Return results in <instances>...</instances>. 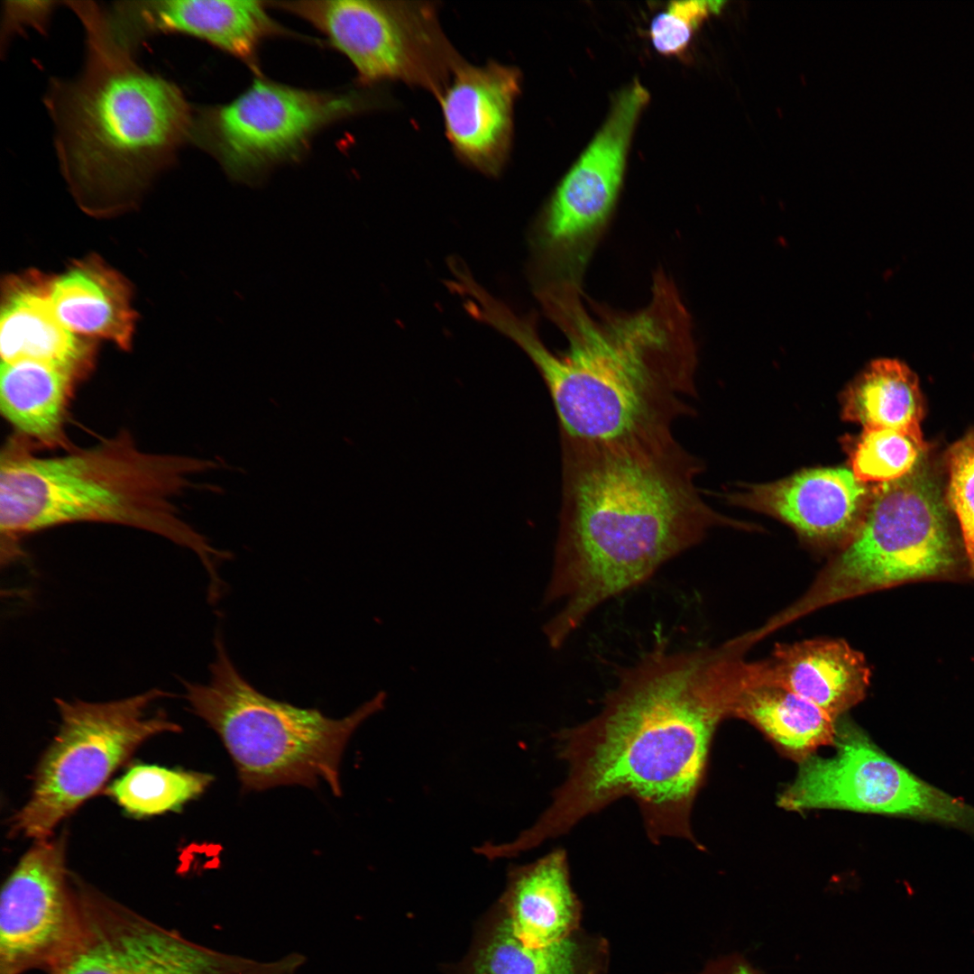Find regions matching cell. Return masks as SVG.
I'll return each mask as SVG.
<instances>
[{
    "label": "cell",
    "mask_w": 974,
    "mask_h": 974,
    "mask_svg": "<svg viewBox=\"0 0 974 974\" xmlns=\"http://www.w3.org/2000/svg\"><path fill=\"white\" fill-rule=\"evenodd\" d=\"M85 32L72 78H51L43 103L60 172L79 207L96 216L135 206L189 142L194 111L172 81L146 70L114 37L104 7L66 1Z\"/></svg>",
    "instance_id": "4"
},
{
    "label": "cell",
    "mask_w": 974,
    "mask_h": 974,
    "mask_svg": "<svg viewBox=\"0 0 974 974\" xmlns=\"http://www.w3.org/2000/svg\"><path fill=\"white\" fill-rule=\"evenodd\" d=\"M648 99L639 81L625 87L606 122L555 189L533 229V283L583 286L588 263L612 217L631 136Z\"/></svg>",
    "instance_id": "9"
},
{
    "label": "cell",
    "mask_w": 974,
    "mask_h": 974,
    "mask_svg": "<svg viewBox=\"0 0 974 974\" xmlns=\"http://www.w3.org/2000/svg\"><path fill=\"white\" fill-rule=\"evenodd\" d=\"M73 879L77 927L49 974H222L214 952Z\"/></svg>",
    "instance_id": "13"
},
{
    "label": "cell",
    "mask_w": 974,
    "mask_h": 974,
    "mask_svg": "<svg viewBox=\"0 0 974 974\" xmlns=\"http://www.w3.org/2000/svg\"><path fill=\"white\" fill-rule=\"evenodd\" d=\"M947 462L948 499L960 522L969 572L974 577V430L951 446Z\"/></svg>",
    "instance_id": "28"
},
{
    "label": "cell",
    "mask_w": 974,
    "mask_h": 974,
    "mask_svg": "<svg viewBox=\"0 0 974 974\" xmlns=\"http://www.w3.org/2000/svg\"><path fill=\"white\" fill-rule=\"evenodd\" d=\"M562 503L544 626L554 648L604 602L647 581L715 526L749 528L704 502L702 463L673 434L608 443L561 440Z\"/></svg>",
    "instance_id": "3"
},
{
    "label": "cell",
    "mask_w": 974,
    "mask_h": 974,
    "mask_svg": "<svg viewBox=\"0 0 974 974\" xmlns=\"http://www.w3.org/2000/svg\"><path fill=\"white\" fill-rule=\"evenodd\" d=\"M722 5L721 1L671 2L651 23L653 46L663 55H679L685 51L694 32L708 14L719 13Z\"/></svg>",
    "instance_id": "29"
},
{
    "label": "cell",
    "mask_w": 974,
    "mask_h": 974,
    "mask_svg": "<svg viewBox=\"0 0 974 974\" xmlns=\"http://www.w3.org/2000/svg\"><path fill=\"white\" fill-rule=\"evenodd\" d=\"M831 758L807 757L778 798L791 811L845 809L906 816L974 833V807L917 777L850 721L837 720Z\"/></svg>",
    "instance_id": "12"
},
{
    "label": "cell",
    "mask_w": 974,
    "mask_h": 974,
    "mask_svg": "<svg viewBox=\"0 0 974 974\" xmlns=\"http://www.w3.org/2000/svg\"><path fill=\"white\" fill-rule=\"evenodd\" d=\"M51 299L74 334L101 337L128 350L135 312L128 282L96 256L75 262L51 281Z\"/></svg>",
    "instance_id": "23"
},
{
    "label": "cell",
    "mask_w": 974,
    "mask_h": 974,
    "mask_svg": "<svg viewBox=\"0 0 974 974\" xmlns=\"http://www.w3.org/2000/svg\"><path fill=\"white\" fill-rule=\"evenodd\" d=\"M730 713L751 722L802 760L819 747L834 743L836 719L786 688L760 678L750 663L740 658L733 673Z\"/></svg>",
    "instance_id": "22"
},
{
    "label": "cell",
    "mask_w": 974,
    "mask_h": 974,
    "mask_svg": "<svg viewBox=\"0 0 974 974\" xmlns=\"http://www.w3.org/2000/svg\"><path fill=\"white\" fill-rule=\"evenodd\" d=\"M260 1H119L106 7L116 40L136 52L145 40L180 33L200 39L258 70V51L268 37L284 30Z\"/></svg>",
    "instance_id": "15"
},
{
    "label": "cell",
    "mask_w": 974,
    "mask_h": 974,
    "mask_svg": "<svg viewBox=\"0 0 974 974\" xmlns=\"http://www.w3.org/2000/svg\"><path fill=\"white\" fill-rule=\"evenodd\" d=\"M377 103L367 92L307 90L259 78L231 102L194 111L189 142L231 177L250 180L299 159L319 130Z\"/></svg>",
    "instance_id": "11"
},
{
    "label": "cell",
    "mask_w": 974,
    "mask_h": 974,
    "mask_svg": "<svg viewBox=\"0 0 974 974\" xmlns=\"http://www.w3.org/2000/svg\"><path fill=\"white\" fill-rule=\"evenodd\" d=\"M23 437L11 435L0 455V556L7 565L23 556L25 537L77 522L142 529L191 549L210 583L220 580L218 554L179 517L175 499L187 476L201 468L194 459L139 447L122 429L88 447L42 456Z\"/></svg>",
    "instance_id": "5"
},
{
    "label": "cell",
    "mask_w": 974,
    "mask_h": 974,
    "mask_svg": "<svg viewBox=\"0 0 974 974\" xmlns=\"http://www.w3.org/2000/svg\"><path fill=\"white\" fill-rule=\"evenodd\" d=\"M750 666L760 678L808 700L836 720L865 697L869 685L865 657L839 639L781 645L768 659Z\"/></svg>",
    "instance_id": "20"
},
{
    "label": "cell",
    "mask_w": 974,
    "mask_h": 974,
    "mask_svg": "<svg viewBox=\"0 0 974 974\" xmlns=\"http://www.w3.org/2000/svg\"><path fill=\"white\" fill-rule=\"evenodd\" d=\"M67 836L34 841L3 885L0 974L48 972L76 930L78 905Z\"/></svg>",
    "instance_id": "14"
},
{
    "label": "cell",
    "mask_w": 974,
    "mask_h": 974,
    "mask_svg": "<svg viewBox=\"0 0 974 974\" xmlns=\"http://www.w3.org/2000/svg\"><path fill=\"white\" fill-rule=\"evenodd\" d=\"M541 308L567 346L552 352L536 317L492 302L483 323L513 340L542 376L558 419L561 440L608 443L672 434L692 414L696 345L691 316L672 278L653 275L649 302L625 311L597 302L583 286H534Z\"/></svg>",
    "instance_id": "2"
},
{
    "label": "cell",
    "mask_w": 974,
    "mask_h": 974,
    "mask_svg": "<svg viewBox=\"0 0 974 974\" xmlns=\"http://www.w3.org/2000/svg\"><path fill=\"white\" fill-rule=\"evenodd\" d=\"M700 974H761L748 960L730 954L710 962Z\"/></svg>",
    "instance_id": "31"
},
{
    "label": "cell",
    "mask_w": 974,
    "mask_h": 974,
    "mask_svg": "<svg viewBox=\"0 0 974 974\" xmlns=\"http://www.w3.org/2000/svg\"><path fill=\"white\" fill-rule=\"evenodd\" d=\"M169 694L160 688L107 702L54 700L58 732L43 753L26 803L11 817L10 834L34 841L101 791L112 775L152 737L181 727L151 707Z\"/></svg>",
    "instance_id": "8"
},
{
    "label": "cell",
    "mask_w": 974,
    "mask_h": 974,
    "mask_svg": "<svg viewBox=\"0 0 974 974\" xmlns=\"http://www.w3.org/2000/svg\"><path fill=\"white\" fill-rule=\"evenodd\" d=\"M3 20V38L12 36L17 31L29 26L44 30L58 2H15L5 3Z\"/></svg>",
    "instance_id": "30"
},
{
    "label": "cell",
    "mask_w": 974,
    "mask_h": 974,
    "mask_svg": "<svg viewBox=\"0 0 974 974\" xmlns=\"http://www.w3.org/2000/svg\"><path fill=\"white\" fill-rule=\"evenodd\" d=\"M516 67L463 60L438 97L445 132L458 159L489 177L503 170L512 146L513 117L520 93Z\"/></svg>",
    "instance_id": "16"
},
{
    "label": "cell",
    "mask_w": 974,
    "mask_h": 974,
    "mask_svg": "<svg viewBox=\"0 0 974 974\" xmlns=\"http://www.w3.org/2000/svg\"><path fill=\"white\" fill-rule=\"evenodd\" d=\"M733 661L726 643L672 652L656 647L622 671L599 713L557 735L566 778L511 850L535 848L625 796L639 805L652 841L697 843L690 815L712 736L731 716Z\"/></svg>",
    "instance_id": "1"
},
{
    "label": "cell",
    "mask_w": 974,
    "mask_h": 974,
    "mask_svg": "<svg viewBox=\"0 0 974 974\" xmlns=\"http://www.w3.org/2000/svg\"><path fill=\"white\" fill-rule=\"evenodd\" d=\"M923 399L916 375L894 359L872 362L846 389L842 413L868 428H890L923 439Z\"/></svg>",
    "instance_id": "25"
},
{
    "label": "cell",
    "mask_w": 974,
    "mask_h": 974,
    "mask_svg": "<svg viewBox=\"0 0 974 974\" xmlns=\"http://www.w3.org/2000/svg\"><path fill=\"white\" fill-rule=\"evenodd\" d=\"M51 281L38 273L6 280L0 316L2 362H39L83 381L94 367L95 345L60 320L51 299Z\"/></svg>",
    "instance_id": "18"
},
{
    "label": "cell",
    "mask_w": 974,
    "mask_h": 974,
    "mask_svg": "<svg viewBox=\"0 0 974 974\" xmlns=\"http://www.w3.org/2000/svg\"><path fill=\"white\" fill-rule=\"evenodd\" d=\"M870 492L850 470L817 468L749 485L730 500L784 521L814 544L846 545L862 521Z\"/></svg>",
    "instance_id": "17"
},
{
    "label": "cell",
    "mask_w": 974,
    "mask_h": 974,
    "mask_svg": "<svg viewBox=\"0 0 974 974\" xmlns=\"http://www.w3.org/2000/svg\"><path fill=\"white\" fill-rule=\"evenodd\" d=\"M608 967L604 938L579 928L557 942L538 946L493 905L455 974H607Z\"/></svg>",
    "instance_id": "19"
},
{
    "label": "cell",
    "mask_w": 974,
    "mask_h": 974,
    "mask_svg": "<svg viewBox=\"0 0 974 974\" xmlns=\"http://www.w3.org/2000/svg\"><path fill=\"white\" fill-rule=\"evenodd\" d=\"M957 566L938 487L915 466L871 490L855 535L809 590L768 626L776 630L828 604L905 582L950 577Z\"/></svg>",
    "instance_id": "7"
},
{
    "label": "cell",
    "mask_w": 974,
    "mask_h": 974,
    "mask_svg": "<svg viewBox=\"0 0 974 974\" xmlns=\"http://www.w3.org/2000/svg\"><path fill=\"white\" fill-rule=\"evenodd\" d=\"M495 905L515 931L538 946L578 930L582 905L571 885L565 851L556 849L531 863L510 867Z\"/></svg>",
    "instance_id": "21"
},
{
    "label": "cell",
    "mask_w": 974,
    "mask_h": 974,
    "mask_svg": "<svg viewBox=\"0 0 974 974\" xmlns=\"http://www.w3.org/2000/svg\"><path fill=\"white\" fill-rule=\"evenodd\" d=\"M82 381L60 368L34 361L4 363L0 372V409L16 434L37 449L72 446L66 422L75 391Z\"/></svg>",
    "instance_id": "24"
},
{
    "label": "cell",
    "mask_w": 974,
    "mask_h": 974,
    "mask_svg": "<svg viewBox=\"0 0 974 974\" xmlns=\"http://www.w3.org/2000/svg\"><path fill=\"white\" fill-rule=\"evenodd\" d=\"M925 449L923 439L890 428H868L854 442L850 464L861 482H887L909 473Z\"/></svg>",
    "instance_id": "27"
},
{
    "label": "cell",
    "mask_w": 974,
    "mask_h": 974,
    "mask_svg": "<svg viewBox=\"0 0 974 974\" xmlns=\"http://www.w3.org/2000/svg\"><path fill=\"white\" fill-rule=\"evenodd\" d=\"M213 781L208 773L137 765L104 792L129 814L152 816L181 808L199 797Z\"/></svg>",
    "instance_id": "26"
},
{
    "label": "cell",
    "mask_w": 974,
    "mask_h": 974,
    "mask_svg": "<svg viewBox=\"0 0 974 974\" xmlns=\"http://www.w3.org/2000/svg\"><path fill=\"white\" fill-rule=\"evenodd\" d=\"M324 33L353 64L362 84L400 81L437 99L463 59L444 33L432 2L276 1Z\"/></svg>",
    "instance_id": "10"
},
{
    "label": "cell",
    "mask_w": 974,
    "mask_h": 974,
    "mask_svg": "<svg viewBox=\"0 0 974 974\" xmlns=\"http://www.w3.org/2000/svg\"><path fill=\"white\" fill-rule=\"evenodd\" d=\"M214 646L208 681L181 680L184 698L221 740L243 787L262 791L325 782L340 795L346 744L365 720L384 707L386 694L379 692L343 718H330L258 691L234 665L219 631Z\"/></svg>",
    "instance_id": "6"
}]
</instances>
